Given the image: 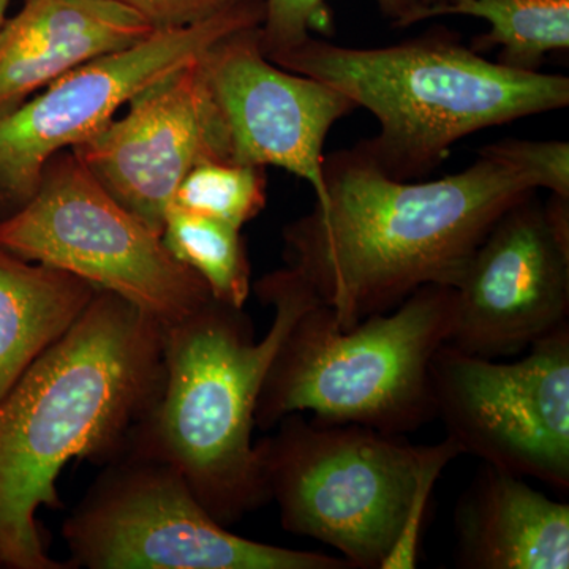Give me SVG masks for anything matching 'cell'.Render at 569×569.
Listing matches in <instances>:
<instances>
[{
	"mask_svg": "<svg viewBox=\"0 0 569 569\" xmlns=\"http://www.w3.org/2000/svg\"><path fill=\"white\" fill-rule=\"evenodd\" d=\"M381 14L395 28H408L427 20L421 0H376ZM326 20V0H264L260 44L269 61L309 39L310 31Z\"/></svg>",
	"mask_w": 569,
	"mask_h": 569,
	"instance_id": "obj_20",
	"label": "cell"
},
{
	"mask_svg": "<svg viewBox=\"0 0 569 569\" xmlns=\"http://www.w3.org/2000/svg\"><path fill=\"white\" fill-rule=\"evenodd\" d=\"M447 14L488 21L490 31L470 48L478 54L500 48L497 62L509 69L539 71L549 52L569 48V0H462L427 17Z\"/></svg>",
	"mask_w": 569,
	"mask_h": 569,
	"instance_id": "obj_17",
	"label": "cell"
},
{
	"mask_svg": "<svg viewBox=\"0 0 569 569\" xmlns=\"http://www.w3.org/2000/svg\"><path fill=\"white\" fill-rule=\"evenodd\" d=\"M153 31L112 0H22L0 28V118L69 71Z\"/></svg>",
	"mask_w": 569,
	"mask_h": 569,
	"instance_id": "obj_14",
	"label": "cell"
},
{
	"mask_svg": "<svg viewBox=\"0 0 569 569\" xmlns=\"http://www.w3.org/2000/svg\"><path fill=\"white\" fill-rule=\"evenodd\" d=\"M268 201L266 168L212 160L197 164L176 190L174 208L242 230Z\"/></svg>",
	"mask_w": 569,
	"mask_h": 569,
	"instance_id": "obj_19",
	"label": "cell"
},
{
	"mask_svg": "<svg viewBox=\"0 0 569 569\" xmlns=\"http://www.w3.org/2000/svg\"><path fill=\"white\" fill-rule=\"evenodd\" d=\"M163 326L100 290L0 400V568L71 569L48 556L40 508H61L73 459L110 463L163 385Z\"/></svg>",
	"mask_w": 569,
	"mask_h": 569,
	"instance_id": "obj_2",
	"label": "cell"
},
{
	"mask_svg": "<svg viewBox=\"0 0 569 569\" xmlns=\"http://www.w3.org/2000/svg\"><path fill=\"white\" fill-rule=\"evenodd\" d=\"M456 293L425 284L391 312L350 329L313 301L284 336L266 373L254 427L274 429L288 415L359 425L406 436L436 419L430 362L448 343Z\"/></svg>",
	"mask_w": 569,
	"mask_h": 569,
	"instance_id": "obj_6",
	"label": "cell"
},
{
	"mask_svg": "<svg viewBox=\"0 0 569 569\" xmlns=\"http://www.w3.org/2000/svg\"><path fill=\"white\" fill-rule=\"evenodd\" d=\"M452 288L448 343L466 353L518 355L569 323V198L535 192L511 206Z\"/></svg>",
	"mask_w": 569,
	"mask_h": 569,
	"instance_id": "obj_11",
	"label": "cell"
},
{
	"mask_svg": "<svg viewBox=\"0 0 569 569\" xmlns=\"http://www.w3.org/2000/svg\"><path fill=\"white\" fill-rule=\"evenodd\" d=\"M254 293L276 312L260 342L244 309L213 298L163 326L162 391L123 452L173 467L223 527L268 501L252 441L254 410L284 336L317 301L287 266L261 277Z\"/></svg>",
	"mask_w": 569,
	"mask_h": 569,
	"instance_id": "obj_3",
	"label": "cell"
},
{
	"mask_svg": "<svg viewBox=\"0 0 569 569\" xmlns=\"http://www.w3.org/2000/svg\"><path fill=\"white\" fill-rule=\"evenodd\" d=\"M11 0H0V28L7 20V11H9Z\"/></svg>",
	"mask_w": 569,
	"mask_h": 569,
	"instance_id": "obj_24",
	"label": "cell"
},
{
	"mask_svg": "<svg viewBox=\"0 0 569 569\" xmlns=\"http://www.w3.org/2000/svg\"><path fill=\"white\" fill-rule=\"evenodd\" d=\"M325 203L283 228V257L337 326L391 312L425 284L455 287L492 224L537 192L492 148L436 181H397L359 144L323 160Z\"/></svg>",
	"mask_w": 569,
	"mask_h": 569,
	"instance_id": "obj_1",
	"label": "cell"
},
{
	"mask_svg": "<svg viewBox=\"0 0 569 569\" xmlns=\"http://www.w3.org/2000/svg\"><path fill=\"white\" fill-rule=\"evenodd\" d=\"M162 239L179 263L203 279L216 301L244 309L252 271L241 230L171 206Z\"/></svg>",
	"mask_w": 569,
	"mask_h": 569,
	"instance_id": "obj_18",
	"label": "cell"
},
{
	"mask_svg": "<svg viewBox=\"0 0 569 569\" xmlns=\"http://www.w3.org/2000/svg\"><path fill=\"white\" fill-rule=\"evenodd\" d=\"M492 148L529 173L538 189L569 198V142L505 138L492 142Z\"/></svg>",
	"mask_w": 569,
	"mask_h": 569,
	"instance_id": "obj_21",
	"label": "cell"
},
{
	"mask_svg": "<svg viewBox=\"0 0 569 569\" xmlns=\"http://www.w3.org/2000/svg\"><path fill=\"white\" fill-rule=\"evenodd\" d=\"M430 381L436 417L462 455L569 489V323L512 362L445 343Z\"/></svg>",
	"mask_w": 569,
	"mask_h": 569,
	"instance_id": "obj_9",
	"label": "cell"
},
{
	"mask_svg": "<svg viewBox=\"0 0 569 569\" xmlns=\"http://www.w3.org/2000/svg\"><path fill=\"white\" fill-rule=\"evenodd\" d=\"M456 537L459 568L568 569L569 505L485 463L460 497Z\"/></svg>",
	"mask_w": 569,
	"mask_h": 569,
	"instance_id": "obj_15",
	"label": "cell"
},
{
	"mask_svg": "<svg viewBox=\"0 0 569 569\" xmlns=\"http://www.w3.org/2000/svg\"><path fill=\"white\" fill-rule=\"evenodd\" d=\"M140 14L156 31L198 24L244 0H112Z\"/></svg>",
	"mask_w": 569,
	"mask_h": 569,
	"instance_id": "obj_22",
	"label": "cell"
},
{
	"mask_svg": "<svg viewBox=\"0 0 569 569\" xmlns=\"http://www.w3.org/2000/svg\"><path fill=\"white\" fill-rule=\"evenodd\" d=\"M99 288L0 247V400L80 320Z\"/></svg>",
	"mask_w": 569,
	"mask_h": 569,
	"instance_id": "obj_16",
	"label": "cell"
},
{
	"mask_svg": "<svg viewBox=\"0 0 569 569\" xmlns=\"http://www.w3.org/2000/svg\"><path fill=\"white\" fill-rule=\"evenodd\" d=\"M263 18L264 0H244L189 28L153 31L133 47L69 71L0 118V222L31 200L52 157L102 130L134 97L217 41L261 26Z\"/></svg>",
	"mask_w": 569,
	"mask_h": 569,
	"instance_id": "obj_10",
	"label": "cell"
},
{
	"mask_svg": "<svg viewBox=\"0 0 569 569\" xmlns=\"http://www.w3.org/2000/svg\"><path fill=\"white\" fill-rule=\"evenodd\" d=\"M422 3L427 7V14H429L430 10L438 9V7L452 6V3L462 2V0H421ZM429 20V17H427Z\"/></svg>",
	"mask_w": 569,
	"mask_h": 569,
	"instance_id": "obj_23",
	"label": "cell"
},
{
	"mask_svg": "<svg viewBox=\"0 0 569 569\" xmlns=\"http://www.w3.org/2000/svg\"><path fill=\"white\" fill-rule=\"evenodd\" d=\"M127 107L126 114L70 151L116 201L162 236L182 179L200 163L233 162L230 134L201 58Z\"/></svg>",
	"mask_w": 569,
	"mask_h": 569,
	"instance_id": "obj_12",
	"label": "cell"
},
{
	"mask_svg": "<svg viewBox=\"0 0 569 569\" xmlns=\"http://www.w3.org/2000/svg\"><path fill=\"white\" fill-rule=\"evenodd\" d=\"M0 247L81 277L162 326L211 301L208 284L116 201L73 152L52 157L20 211L0 222Z\"/></svg>",
	"mask_w": 569,
	"mask_h": 569,
	"instance_id": "obj_7",
	"label": "cell"
},
{
	"mask_svg": "<svg viewBox=\"0 0 569 569\" xmlns=\"http://www.w3.org/2000/svg\"><path fill=\"white\" fill-rule=\"evenodd\" d=\"M271 62L372 112L380 132L358 144L397 181L432 173L468 134L569 104V78L490 62L445 28L385 48L310 36Z\"/></svg>",
	"mask_w": 569,
	"mask_h": 569,
	"instance_id": "obj_4",
	"label": "cell"
},
{
	"mask_svg": "<svg viewBox=\"0 0 569 569\" xmlns=\"http://www.w3.org/2000/svg\"><path fill=\"white\" fill-rule=\"evenodd\" d=\"M254 445L284 530L339 550L351 569L417 567L433 485L462 455L452 438L419 447L359 425L284 417Z\"/></svg>",
	"mask_w": 569,
	"mask_h": 569,
	"instance_id": "obj_5",
	"label": "cell"
},
{
	"mask_svg": "<svg viewBox=\"0 0 569 569\" xmlns=\"http://www.w3.org/2000/svg\"><path fill=\"white\" fill-rule=\"evenodd\" d=\"M201 67L230 134L233 162L290 171L325 203L326 137L356 104L326 82L269 61L260 26L217 41L201 56Z\"/></svg>",
	"mask_w": 569,
	"mask_h": 569,
	"instance_id": "obj_13",
	"label": "cell"
},
{
	"mask_svg": "<svg viewBox=\"0 0 569 569\" xmlns=\"http://www.w3.org/2000/svg\"><path fill=\"white\" fill-rule=\"evenodd\" d=\"M62 537L71 568L351 569L342 557L231 533L173 467L129 455L107 463Z\"/></svg>",
	"mask_w": 569,
	"mask_h": 569,
	"instance_id": "obj_8",
	"label": "cell"
}]
</instances>
